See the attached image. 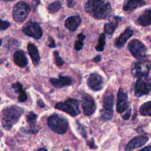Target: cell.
<instances>
[{
	"label": "cell",
	"instance_id": "6da1fadb",
	"mask_svg": "<svg viewBox=\"0 0 151 151\" xmlns=\"http://www.w3.org/2000/svg\"><path fill=\"white\" fill-rule=\"evenodd\" d=\"M85 11L97 19H103L110 14L112 8L109 0H88L84 5Z\"/></svg>",
	"mask_w": 151,
	"mask_h": 151
},
{
	"label": "cell",
	"instance_id": "7a4b0ae2",
	"mask_svg": "<svg viewBox=\"0 0 151 151\" xmlns=\"http://www.w3.org/2000/svg\"><path fill=\"white\" fill-rule=\"evenodd\" d=\"M24 110L18 106H11L4 109L1 114L2 124L4 127L10 130L17 123Z\"/></svg>",
	"mask_w": 151,
	"mask_h": 151
},
{
	"label": "cell",
	"instance_id": "3957f363",
	"mask_svg": "<svg viewBox=\"0 0 151 151\" xmlns=\"http://www.w3.org/2000/svg\"><path fill=\"white\" fill-rule=\"evenodd\" d=\"M47 124L52 131L60 134L65 133L68 126V121L65 117L55 113L48 118Z\"/></svg>",
	"mask_w": 151,
	"mask_h": 151
},
{
	"label": "cell",
	"instance_id": "277c9868",
	"mask_svg": "<svg viewBox=\"0 0 151 151\" xmlns=\"http://www.w3.org/2000/svg\"><path fill=\"white\" fill-rule=\"evenodd\" d=\"M114 96L112 92L107 91L103 97V109L101 110V117L104 121L111 119L113 116V106Z\"/></svg>",
	"mask_w": 151,
	"mask_h": 151
},
{
	"label": "cell",
	"instance_id": "5b68a950",
	"mask_svg": "<svg viewBox=\"0 0 151 151\" xmlns=\"http://www.w3.org/2000/svg\"><path fill=\"white\" fill-rule=\"evenodd\" d=\"M55 108L66 112L73 117H76L80 113L79 103L77 100L73 98H70L64 101L57 103Z\"/></svg>",
	"mask_w": 151,
	"mask_h": 151
},
{
	"label": "cell",
	"instance_id": "8992f818",
	"mask_svg": "<svg viewBox=\"0 0 151 151\" xmlns=\"http://www.w3.org/2000/svg\"><path fill=\"white\" fill-rule=\"evenodd\" d=\"M30 12L29 5L24 1L17 2L13 8L12 17L13 19L17 22L21 23L27 18Z\"/></svg>",
	"mask_w": 151,
	"mask_h": 151
},
{
	"label": "cell",
	"instance_id": "52a82bcc",
	"mask_svg": "<svg viewBox=\"0 0 151 151\" xmlns=\"http://www.w3.org/2000/svg\"><path fill=\"white\" fill-rule=\"evenodd\" d=\"M128 48L133 56L138 60H145L147 57V48L143 42L138 40L129 42Z\"/></svg>",
	"mask_w": 151,
	"mask_h": 151
},
{
	"label": "cell",
	"instance_id": "ba28073f",
	"mask_svg": "<svg viewBox=\"0 0 151 151\" xmlns=\"http://www.w3.org/2000/svg\"><path fill=\"white\" fill-rule=\"evenodd\" d=\"M151 89V83L150 78L144 77L138 78L134 86V94L136 97H140L144 95L149 94Z\"/></svg>",
	"mask_w": 151,
	"mask_h": 151
},
{
	"label": "cell",
	"instance_id": "9c48e42d",
	"mask_svg": "<svg viewBox=\"0 0 151 151\" xmlns=\"http://www.w3.org/2000/svg\"><path fill=\"white\" fill-rule=\"evenodd\" d=\"M22 32L27 35L36 40L40 39L43 34L42 30L38 23L29 21L22 27Z\"/></svg>",
	"mask_w": 151,
	"mask_h": 151
},
{
	"label": "cell",
	"instance_id": "30bf717a",
	"mask_svg": "<svg viewBox=\"0 0 151 151\" xmlns=\"http://www.w3.org/2000/svg\"><path fill=\"white\" fill-rule=\"evenodd\" d=\"M116 110L120 114H124L127 111H131V108L128 101L127 94L121 88L119 89L117 93Z\"/></svg>",
	"mask_w": 151,
	"mask_h": 151
},
{
	"label": "cell",
	"instance_id": "8fae6325",
	"mask_svg": "<svg viewBox=\"0 0 151 151\" xmlns=\"http://www.w3.org/2000/svg\"><path fill=\"white\" fill-rule=\"evenodd\" d=\"M150 70V64L143 61H137L133 64L132 73L138 78H144L149 76Z\"/></svg>",
	"mask_w": 151,
	"mask_h": 151
},
{
	"label": "cell",
	"instance_id": "7c38bea8",
	"mask_svg": "<svg viewBox=\"0 0 151 151\" xmlns=\"http://www.w3.org/2000/svg\"><path fill=\"white\" fill-rule=\"evenodd\" d=\"M81 106L83 113L86 116L91 115L96 109V104L93 98L86 93L81 96Z\"/></svg>",
	"mask_w": 151,
	"mask_h": 151
},
{
	"label": "cell",
	"instance_id": "4fadbf2b",
	"mask_svg": "<svg viewBox=\"0 0 151 151\" xmlns=\"http://www.w3.org/2000/svg\"><path fill=\"white\" fill-rule=\"evenodd\" d=\"M87 83L88 87L94 91L101 90L104 84L102 77L96 73H93L89 76Z\"/></svg>",
	"mask_w": 151,
	"mask_h": 151
},
{
	"label": "cell",
	"instance_id": "5bb4252c",
	"mask_svg": "<svg viewBox=\"0 0 151 151\" xmlns=\"http://www.w3.org/2000/svg\"><path fill=\"white\" fill-rule=\"evenodd\" d=\"M149 137L146 136H137L131 139L125 147V151H132L136 148L145 145L149 140Z\"/></svg>",
	"mask_w": 151,
	"mask_h": 151
},
{
	"label": "cell",
	"instance_id": "9a60e30c",
	"mask_svg": "<svg viewBox=\"0 0 151 151\" xmlns=\"http://www.w3.org/2000/svg\"><path fill=\"white\" fill-rule=\"evenodd\" d=\"M121 18L119 16H114L110 18L109 21L106 22L104 27V33L110 38L112 36L114 31L117 28L119 22L120 21Z\"/></svg>",
	"mask_w": 151,
	"mask_h": 151
},
{
	"label": "cell",
	"instance_id": "2e32d148",
	"mask_svg": "<svg viewBox=\"0 0 151 151\" xmlns=\"http://www.w3.org/2000/svg\"><path fill=\"white\" fill-rule=\"evenodd\" d=\"M37 118H38L37 114H36L33 111L29 112L27 116V121L28 124L29 126V129L25 130H24V132H25V133H31V134L37 133L40 129V127L38 128L37 127L35 126Z\"/></svg>",
	"mask_w": 151,
	"mask_h": 151
},
{
	"label": "cell",
	"instance_id": "e0dca14e",
	"mask_svg": "<svg viewBox=\"0 0 151 151\" xmlns=\"http://www.w3.org/2000/svg\"><path fill=\"white\" fill-rule=\"evenodd\" d=\"M73 79L70 76H59L58 78H52L50 79L51 84L56 88H62L65 86H70L73 83Z\"/></svg>",
	"mask_w": 151,
	"mask_h": 151
},
{
	"label": "cell",
	"instance_id": "ac0fdd59",
	"mask_svg": "<svg viewBox=\"0 0 151 151\" xmlns=\"http://www.w3.org/2000/svg\"><path fill=\"white\" fill-rule=\"evenodd\" d=\"M133 35V31L130 28H127L116 40L115 45L118 48H121L124 47L127 40Z\"/></svg>",
	"mask_w": 151,
	"mask_h": 151
},
{
	"label": "cell",
	"instance_id": "d6986e66",
	"mask_svg": "<svg viewBox=\"0 0 151 151\" xmlns=\"http://www.w3.org/2000/svg\"><path fill=\"white\" fill-rule=\"evenodd\" d=\"M81 17L78 15L70 16L66 19L65 21V26L69 30L74 31L81 23Z\"/></svg>",
	"mask_w": 151,
	"mask_h": 151
},
{
	"label": "cell",
	"instance_id": "ffe728a7",
	"mask_svg": "<svg viewBox=\"0 0 151 151\" xmlns=\"http://www.w3.org/2000/svg\"><path fill=\"white\" fill-rule=\"evenodd\" d=\"M146 5L143 0H127L123 5V9L125 11L130 12Z\"/></svg>",
	"mask_w": 151,
	"mask_h": 151
},
{
	"label": "cell",
	"instance_id": "44dd1931",
	"mask_svg": "<svg viewBox=\"0 0 151 151\" xmlns=\"http://www.w3.org/2000/svg\"><path fill=\"white\" fill-rule=\"evenodd\" d=\"M14 61L16 65L21 68L25 67L28 64V60L25 53L22 50H18L15 52L13 55Z\"/></svg>",
	"mask_w": 151,
	"mask_h": 151
},
{
	"label": "cell",
	"instance_id": "7402d4cb",
	"mask_svg": "<svg viewBox=\"0 0 151 151\" xmlns=\"http://www.w3.org/2000/svg\"><path fill=\"white\" fill-rule=\"evenodd\" d=\"M27 50L34 65H37L40 60V56L37 47L32 43H28Z\"/></svg>",
	"mask_w": 151,
	"mask_h": 151
},
{
	"label": "cell",
	"instance_id": "603a6c76",
	"mask_svg": "<svg viewBox=\"0 0 151 151\" xmlns=\"http://www.w3.org/2000/svg\"><path fill=\"white\" fill-rule=\"evenodd\" d=\"M12 87L14 91L18 94V100L19 102H24L27 100V95L23 88V86L19 82H16L12 84Z\"/></svg>",
	"mask_w": 151,
	"mask_h": 151
},
{
	"label": "cell",
	"instance_id": "cb8c5ba5",
	"mask_svg": "<svg viewBox=\"0 0 151 151\" xmlns=\"http://www.w3.org/2000/svg\"><path fill=\"white\" fill-rule=\"evenodd\" d=\"M151 21V11L149 8L142 14L137 19V22L142 26H149L150 25Z\"/></svg>",
	"mask_w": 151,
	"mask_h": 151
},
{
	"label": "cell",
	"instance_id": "d4e9b609",
	"mask_svg": "<svg viewBox=\"0 0 151 151\" xmlns=\"http://www.w3.org/2000/svg\"><path fill=\"white\" fill-rule=\"evenodd\" d=\"M139 113L142 116H151V102L149 101L143 103L139 109Z\"/></svg>",
	"mask_w": 151,
	"mask_h": 151
},
{
	"label": "cell",
	"instance_id": "484cf974",
	"mask_svg": "<svg viewBox=\"0 0 151 151\" xmlns=\"http://www.w3.org/2000/svg\"><path fill=\"white\" fill-rule=\"evenodd\" d=\"M62 4L60 1H54L50 3L48 6L47 9L48 12L50 14H53L57 12L61 8Z\"/></svg>",
	"mask_w": 151,
	"mask_h": 151
},
{
	"label": "cell",
	"instance_id": "4316f807",
	"mask_svg": "<svg viewBox=\"0 0 151 151\" xmlns=\"http://www.w3.org/2000/svg\"><path fill=\"white\" fill-rule=\"evenodd\" d=\"M86 38V35L83 33H80L77 35V40L74 43V49L76 51H80L82 49L84 45V40Z\"/></svg>",
	"mask_w": 151,
	"mask_h": 151
},
{
	"label": "cell",
	"instance_id": "83f0119b",
	"mask_svg": "<svg viewBox=\"0 0 151 151\" xmlns=\"http://www.w3.org/2000/svg\"><path fill=\"white\" fill-rule=\"evenodd\" d=\"M106 43V35L105 34H101L98 40V43L96 46V50L97 51H103L104 48Z\"/></svg>",
	"mask_w": 151,
	"mask_h": 151
},
{
	"label": "cell",
	"instance_id": "f1b7e54d",
	"mask_svg": "<svg viewBox=\"0 0 151 151\" xmlns=\"http://www.w3.org/2000/svg\"><path fill=\"white\" fill-rule=\"evenodd\" d=\"M54 57V61L55 64L58 66H61L64 63V61L60 57L59 52L57 51H55L53 52Z\"/></svg>",
	"mask_w": 151,
	"mask_h": 151
},
{
	"label": "cell",
	"instance_id": "f546056e",
	"mask_svg": "<svg viewBox=\"0 0 151 151\" xmlns=\"http://www.w3.org/2000/svg\"><path fill=\"white\" fill-rule=\"evenodd\" d=\"M10 23L6 21H3L0 19V30H5L9 28Z\"/></svg>",
	"mask_w": 151,
	"mask_h": 151
},
{
	"label": "cell",
	"instance_id": "4dcf8cb0",
	"mask_svg": "<svg viewBox=\"0 0 151 151\" xmlns=\"http://www.w3.org/2000/svg\"><path fill=\"white\" fill-rule=\"evenodd\" d=\"M77 124H78V128L79 129L80 133L83 136V137L86 138L87 137V133H86V131L85 130L84 127L81 124H80L79 123H78Z\"/></svg>",
	"mask_w": 151,
	"mask_h": 151
},
{
	"label": "cell",
	"instance_id": "1f68e13d",
	"mask_svg": "<svg viewBox=\"0 0 151 151\" xmlns=\"http://www.w3.org/2000/svg\"><path fill=\"white\" fill-rule=\"evenodd\" d=\"M47 45L50 48H54L55 47V42L52 37H49L48 38V42L47 43Z\"/></svg>",
	"mask_w": 151,
	"mask_h": 151
},
{
	"label": "cell",
	"instance_id": "d6a6232c",
	"mask_svg": "<svg viewBox=\"0 0 151 151\" xmlns=\"http://www.w3.org/2000/svg\"><path fill=\"white\" fill-rule=\"evenodd\" d=\"M67 4L69 8H73L75 5V2L74 0H67Z\"/></svg>",
	"mask_w": 151,
	"mask_h": 151
},
{
	"label": "cell",
	"instance_id": "836d02e7",
	"mask_svg": "<svg viewBox=\"0 0 151 151\" xmlns=\"http://www.w3.org/2000/svg\"><path fill=\"white\" fill-rule=\"evenodd\" d=\"M40 2V0H32V4L34 8H37V6L39 5Z\"/></svg>",
	"mask_w": 151,
	"mask_h": 151
},
{
	"label": "cell",
	"instance_id": "e575fe53",
	"mask_svg": "<svg viewBox=\"0 0 151 151\" xmlns=\"http://www.w3.org/2000/svg\"><path fill=\"white\" fill-rule=\"evenodd\" d=\"M93 61L96 62V63H99V61H101V56L100 55H97L96 57H94L93 60Z\"/></svg>",
	"mask_w": 151,
	"mask_h": 151
},
{
	"label": "cell",
	"instance_id": "d590c367",
	"mask_svg": "<svg viewBox=\"0 0 151 151\" xmlns=\"http://www.w3.org/2000/svg\"><path fill=\"white\" fill-rule=\"evenodd\" d=\"M139 151H151V146L150 145L146 146Z\"/></svg>",
	"mask_w": 151,
	"mask_h": 151
},
{
	"label": "cell",
	"instance_id": "8d00e7d4",
	"mask_svg": "<svg viewBox=\"0 0 151 151\" xmlns=\"http://www.w3.org/2000/svg\"><path fill=\"white\" fill-rule=\"evenodd\" d=\"M38 104L40 106V107L42 108L44 107V103H43V101L41 100H39L38 101Z\"/></svg>",
	"mask_w": 151,
	"mask_h": 151
},
{
	"label": "cell",
	"instance_id": "74e56055",
	"mask_svg": "<svg viewBox=\"0 0 151 151\" xmlns=\"http://www.w3.org/2000/svg\"><path fill=\"white\" fill-rule=\"evenodd\" d=\"M89 143H88V146L91 147V148H94V140H93V141H89L88 142Z\"/></svg>",
	"mask_w": 151,
	"mask_h": 151
},
{
	"label": "cell",
	"instance_id": "f35d334b",
	"mask_svg": "<svg viewBox=\"0 0 151 151\" xmlns=\"http://www.w3.org/2000/svg\"><path fill=\"white\" fill-rule=\"evenodd\" d=\"M37 151H48L45 147H41L40 149H39Z\"/></svg>",
	"mask_w": 151,
	"mask_h": 151
},
{
	"label": "cell",
	"instance_id": "ab89813d",
	"mask_svg": "<svg viewBox=\"0 0 151 151\" xmlns=\"http://www.w3.org/2000/svg\"><path fill=\"white\" fill-rule=\"evenodd\" d=\"M5 2H12V1H14L15 0H2Z\"/></svg>",
	"mask_w": 151,
	"mask_h": 151
},
{
	"label": "cell",
	"instance_id": "60d3db41",
	"mask_svg": "<svg viewBox=\"0 0 151 151\" xmlns=\"http://www.w3.org/2000/svg\"><path fill=\"white\" fill-rule=\"evenodd\" d=\"M1 44H2V41H1V40L0 39V46L1 45Z\"/></svg>",
	"mask_w": 151,
	"mask_h": 151
}]
</instances>
